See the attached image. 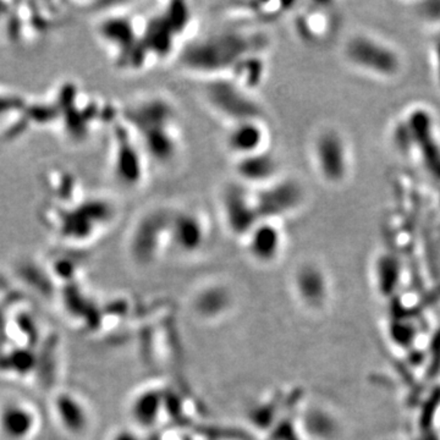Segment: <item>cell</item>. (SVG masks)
<instances>
[{
  "instance_id": "1",
  "label": "cell",
  "mask_w": 440,
  "mask_h": 440,
  "mask_svg": "<svg viewBox=\"0 0 440 440\" xmlns=\"http://www.w3.org/2000/svg\"><path fill=\"white\" fill-rule=\"evenodd\" d=\"M268 38L245 30H223L197 38L185 47L180 63L185 70L204 79L229 76L237 65L254 54H263Z\"/></svg>"
},
{
  "instance_id": "2",
  "label": "cell",
  "mask_w": 440,
  "mask_h": 440,
  "mask_svg": "<svg viewBox=\"0 0 440 440\" xmlns=\"http://www.w3.org/2000/svg\"><path fill=\"white\" fill-rule=\"evenodd\" d=\"M123 121L148 159L163 166L177 159L181 141L177 108L170 99L159 94L139 99L123 110Z\"/></svg>"
},
{
  "instance_id": "3",
  "label": "cell",
  "mask_w": 440,
  "mask_h": 440,
  "mask_svg": "<svg viewBox=\"0 0 440 440\" xmlns=\"http://www.w3.org/2000/svg\"><path fill=\"white\" fill-rule=\"evenodd\" d=\"M203 93L208 106L230 123L264 119L263 107L253 97L252 92L239 85L230 76L206 79Z\"/></svg>"
},
{
  "instance_id": "4",
  "label": "cell",
  "mask_w": 440,
  "mask_h": 440,
  "mask_svg": "<svg viewBox=\"0 0 440 440\" xmlns=\"http://www.w3.org/2000/svg\"><path fill=\"white\" fill-rule=\"evenodd\" d=\"M261 220L281 221L305 203L306 190L294 177H281L263 188L253 190Z\"/></svg>"
},
{
  "instance_id": "5",
  "label": "cell",
  "mask_w": 440,
  "mask_h": 440,
  "mask_svg": "<svg viewBox=\"0 0 440 440\" xmlns=\"http://www.w3.org/2000/svg\"><path fill=\"white\" fill-rule=\"evenodd\" d=\"M147 156L132 131L121 121L113 134L114 177L125 188H137L147 174Z\"/></svg>"
},
{
  "instance_id": "6",
  "label": "cell",
  "mask_w": 440,
  "mask_h": 440,
  "mask_svg": "<svg viewBox=\"0 0 440 440\" xmlns=\"http://www.w3.org/2000/svg\"><path fill=\"white\" fill-rule=\"evenodd\" d=\"M220 212L226 229L239 239H245L258 221L257 206L253 188L237 180L226 183L220 192Z\"/></svg>"
},
{
  "instance_id": "7",
  "label": "cell",
  "mask_w": 440,
  "mask_h": 440,
  "mask_svg": "<svg viewBox=\"0 0 440 440\" xmlns=\"http://www.w3.org/2000/svg\"><path fill=\"white\" fill-rule=\"evenodd\" d=\"M172 210L156 207L141 215L134 223L130 246L134 257L142 262H150L169 242V226Z\"/></svg>"
},
{
  "instance_id": "8",
  "label": "cell",
  "mask_w": 440,
  "mask_h": 440,
  "mask_svg": "<svg viewBox=\"0 0 440 440\" xmlns=\"http://www.w3.org/2000/svg\"><path fill=\"white\" fill-rule=\"evenodd\" d=\"M312 158L319 177L330 185L343 183L349 172V150L337 130L326 129L317 134Z\"/></svg>"
},
{
  "instance_id": "9",
  "label": "cell",
  "mask_w": 440,
  "mask_h": 440,
  "mask_svg": "<svg viewBox=\"0 0 440 440\" xmlns=\"http://www.w3.org/2000/svg\"><path fill=\"white\" fill-rule=\"evenodd\" d=\"M208 237V224L203 215L194 210H172L169 226V243L186 254L203 248Z\"/></svg>"
},
{
  "instance_id": "10",
  "label": "cell",
  "mask_w": 440,
  "mask_h": 440,
  "mask_svg": "<svg viewBox=\"0 0 440 440\" xmlns=\"http://www.w3.org/2000/svg\"><path fill=\"white\" fill-rule=\"evenodd\" d=\"M250 257L259 264H272L284 251L285 234L281 221L261 220L245 239Z\"/></svg>"
},
{
  "instance_id": "11",
  "label": "cell",
  "mask_w": 440,
  "mask_h": 440,
  "mask_svg": "<svg viewBox=\"0 0 440 440\" xmlns=\"http://www.w3.org/2000/svg\"><path fill=\"white\" fill-rule=\"evenodd\" d=\"M234 170L235 180L253 190L263 188L281 177L279 158L269 148L251 156L237 158Z\"/></svg>"
},
{
  "instance_id": "12",
  "label": "cell",
  "mask_w": 440,
  "mask_h": 440,
  "mask_svg": "<svg viewBox=\"0 0 440 440\" xmlns=\"http://www.w3.org/2000/svg\"><path fill=\"white\" fill-rule=\"evenodd\" d=\"M269 131L264 119H250L231 123L226 136V146L237 158L251 156L268 150Z\"/></svg>"
},
{
  "instance_id": "13",
  "label": "cell",
  "mask_w": 440,
  "mask_h": 440,
  "mask_svg": "<svg viewBox=\"0 0 440 440\" xmlns=\"http://www.w3.org/2000/svg\"><path fill=\"white\" fill-rule=\"evenodd\" d=\"M345 54L352 64L374 72L390 74L397 65L395 58L387 48L365 36L351 38Z\"/></svg>"
},
{
  "instance_id": "14",
  "label": "cell",
  "mask_w": 440,
  "mask_h": 440,
  "mask_svg": "<svg viewBox=\"0 0 440 440\" xmlns=\"http://www.w3.org/2000/svg\"><path fill=\"white\" fill-rule=\"evenodd\" d=\"M294 290L297 299L307 308H321L329 294L328 278L318 264L306 262L301 264L294 274Z\"/></svg>"
},
{
  "instance_id": "15",
  "label": "cell",
  "mask_w": 440,
  "mask_h": 440,
  "mask_svg": "<svg viewBox=\"0 0 440 440\" xmlns=\"http://www.w3.org/2000/svg\"><path fill=\"white\" fill-rule=\"evenodd\" d=\"M36 427L32 410L21 403H9L0 411V430L11 440L28 438Z\"/></svg>"
},
{
  "instance_id": "16",
  "label": "cell",
  "mask_w": 440,
  "mask_h": 440,
  "mask_svg": "<svg viewBox=\"0 0 440 440\" xmlns=\"http://www.w3.org/2000/svg\"><path fill=\"white\" fill-rule=\"evenodd\" d=\"M164 397L157 389H146L134 395L130 405V417L141 428H150L161 419Z\"/></svg>"
},
{
  "instance_id": "17",
  "label": "cell",
  "mask_w": 440,
  "mask_h": 440,
  "mask_svg": "<svg viewBox=\"0 0 440 440\" xmlns=\"http://www.w3.org/2000/svg\"><path fill=\"white\" fill-rule=\"evenodd\" d=\"M230 294L226 286L214 284L206 286L194 300V310L203 317H217L226 311L230 303Z\"/></svg>"
},
{
  "instance_id": "18",
  "label": "cell",
  "mask_w": 440,
  "mask_h": 440,
  "mask_svg": "<svg viewBox=\"0 0 440 440\" xmlns=\"http://www.w3.org/2000/svg\"><path fill=\"white\" fill-rule=\"evenodd\" d=\"M55 412L66 430L80 433L86 430L88 414L86 408L72 395H63L55 401Z\"/></svg>"
},
{
  "instance_id": "19",
  "label": "cell",
  "mask_w": 440,
  "mask_h": 440,
  "mask_svg": "<svg viewBox=\"0 0 440 440\" xmlns=\"http://www.w3.org/2000/svg\"><path fill=\"white\" fill-rule=\"evenodd\" d=\"M112 440H139V438L130 430H120L117 434L114 435Z\"/></svg>"
}]
</instances>
